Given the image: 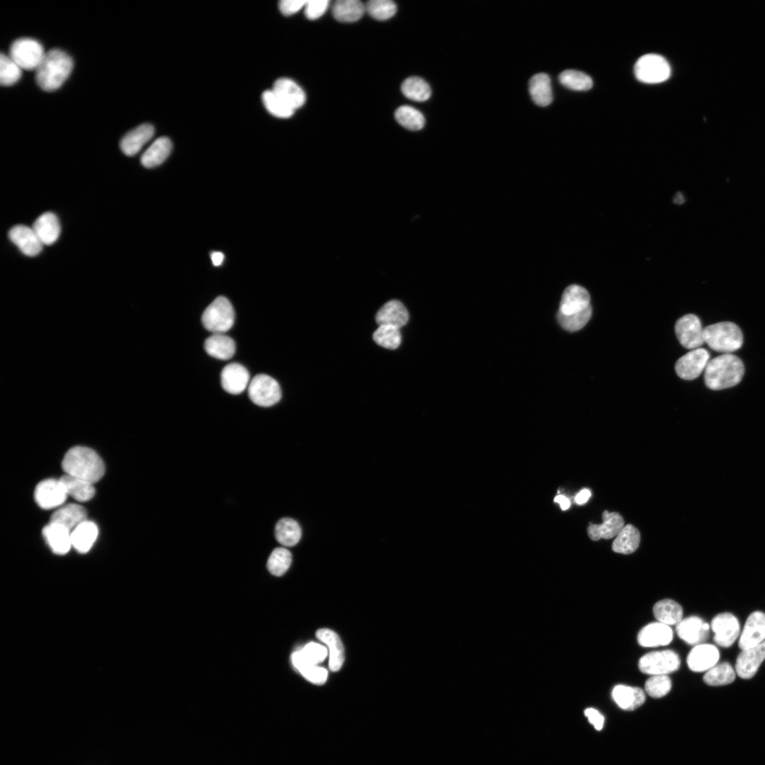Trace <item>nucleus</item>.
<instances>
[{
	"mask_svg": "<svg viewBox=\"0 0 765 765\" xmlns=\"http://www.w3.org/2000/svg\"><path fill=\"white\" fill-rule=\"evenodd\" d=\"M73 65L72 58L66 52L50 50L35 70L38 85L46 91L58 89L70 75Z\"/></svg>",
	"mask_w": 765,
	"mask_h": 765,
	"instance_id": "obj_1",
	"label": "nucleus"
},
{
	"mask_svg": "<svg viewBox=\"0 0 765 765\" xmlns=\"http://www.w3.org/2000/svg\"><path fill=\"white\" fill-rule=\"evenodd\" d=\"M704 370L706 385L719 390L737 385L744 375V366L735 355L723 353L710 360Z\"/></svg>",
	"mask_w": 765,
	"mask_h": 765,
	"instance_id": "obj_2",
	"label": "nucleus"
},
{
	"mask_svg": "<svg viewBox=\"0 0 765 765\" xmlns=\"http://www.w3.org/2000/svg\"><path fill=\"white\" fill-rule=\"evenodd\" d=\"M62 468L66 474L92 484L98 482L105 472L101 457L94 450L84 446L70 448L64 456Z\"/></svg>",
	"mask_w": 765,
	"mask_h": 765,
	"instance_id": "obj_3",
	"label": "nucleus"
},
{
	"mask_svg": "<svg viewBox=\"0 0 765 765\" xmlns=\"http://www.w3.org/2000/svg\"><path fill=\"white\" fill-rule=\"evenodd\" d=\"M704 342L718 352L731 353L740 348L743 335L735 323L722 322L708 325L703 329Z\"/></svg>",
	"mask_w": 765,
	"mask_h": 765,
	"instance_id": "obj_4",
	"label": "nucleus"
},
{
	"mask_svg": "<svg viewBox=\"0 0 765 765\" xmlns=\"http://www.w3.org/2000/svg\"><path fill=\"white\" fill-rule=\"evenodd\" d=\"M234 317V310L230 300L219 296L204 310L201 321L204 327L212 334H225L232 327Z\"/></svg>",
	"mask_w": 765,
	"mask_h": 765,
	"instance_id": "obj_5",
	"label": "nucleus"
},
{
	"mask_svg": "<svg viewBox=\"0 0 765 765\" xmlns=\"http://www.w3.org/2000/svg\"><path fill=\"white\" fill-rule=\"evenodd\" d=\"M638 80L646 84H658L667 80L671 67L667 60L657 54H647L640 57L634 67Z\"/></svg>",
	"mask_w": 765,
	"mask_h": 765,
	"instance_id": "obj_6",
	"label": "nucleus"
},
{
	"mask_svg": "<svg viewBox=\"0 0 765 765\" xmlns=\"http://www.w3.org/2000/svg\"><path fill=\"white\" fill-rule=\"evenodd\" d=\"M45 52L40 42L30 38H21L13 42L9 57L23 69L36 70Z\"/></svg>",
	"mask_w": 765,
	"mask_h": 765,
	"instance_id": "obj_7",
	"label": "nucleus"
},
{
	"mask_svg": "<svg viewBox=\"0 0 765 765\" xmlns=\"http://www.w3.org/2000/svg\"><path fill=\"white\" fill-rule=\"evenodd\" d=\"M681 664L679 654L671 650L653 651L642 656L638 668L645 674L667 675L678 670Z\"/></svg>",
	"mask_w": 765,
	"mask_h": 765,
	"instance_id": "obj_8",
	"label": "nucleus"
},
{
	"mask_svg": "<svg viewBox=\"0 0 765 765\" xmlns=\"http://www.w3.org/2000/svg\"><path fill=\"white\" fill-rule=\"evenodd\" d=\"M248 394L250 400L260 407H271L281 398V390L278 382L265 374L256 375L250 380Z\"/></svg>",
	"mask_w": 765,
	"mask_h": 765,
	"instance_id": "obj_9",
	"label": "nucleus"
},
{
	"mask_svg": "<svg viewBox=\"0 0 765 765\" xmlns=\"http://www.w3.org/2000/svg\"><path fill=\"white\" fill-rule=\"evenodd\" d=\"M675 333L680 344L686 348L696 349L703 344V329L699 318L693 314L680 317L675 324Z\"/></svg>",
	"mask_w": 765,
	"mask_h": 765,
	"instance_id": "obj_10",
	"label": "nucleus"
},
{
	"mask_svg": "<svg viewBox=\"0 0 765 765\" xmlns=\"http://www.w3.org/2000/svg\"><path fill=\"white\" fill-rule=\"evenodd\" d=\"M710 628L714 633V641L722 647L732 646L740 633L738 619L733 614L727 612L713 617Z\"/></svg>",
	"mask_w": 765,
	"mask_h": 765,
	"instance_id": "obj_11",
	"label": "nucleus"
},
{
	"mask_svg": "<svg viewBox=\"0 0 765 765\" xmlns=\"http://www.w3.org/2000/svg\"><path fill=\"white\" fill-rule=\"evenodd\" d=\"M709 357V353L705 348L693 349L678 359L675 371L684 380H694L705 370Z\"/></svg>",
	"mask_w": 765,
	"mask_h": 765,
	"instance_id": "obj_12",
	"label": "nucleus"
},
{
	"mask_svg": "<svg viewBox=\"0 0 765 765\" xmlns=\"http://www.w3.org/2000/svg\"><path fill=\"white\" fill-rule=\"evenodd\" d=\"M67 495L60 480L55 479L40 482L34 492L36 503L44 509L60 506L65 502Z\"/></svg>",
	"mask_w": 765,
	"mask_h": 765,
	"instance_id": "obj_13",
	"label": "nucleus"
},
{
	"mask_svg": "<svg viewBox=\"0 0 765 765\" xmlns=\"http://www.w3.org/2000/svg\"><path fill=\"white\" fill-rule=\"evenodd\" d=\"M765 641V613L754 611L747 618L738 645L742 650L754 647Z\"/></svg>",
	"mask_w": 765,
	"mask_h": 765,
	"instance_id": "obj_14",
	"label": "nucleus"
},
{
	"mask_svg": "<svg viewBox=\"0 0 765 765\" xmlns=\"http://www.w3.org/2000/svg\"><path fill=\"white\" fill-rule=\"evenodd\" d=\"M765 660V641L746 649L739 654L735 663L736 674L742 679H749L756 673Z\"/></svg>",
	"mask_w": 765,
	"mask_h": 765,
	"instance_id": "obj_15",
	"label": "nucleus"
},
{
	"mask_svg": "<svg viewBox=\"0 0 765 765\" xmlns=\"http://www.w3.org/2000/svg\"><path fill=\"white\" fill-rule=\"evenodd\" d=\"M710 625L700 617L692 616L676 625L678 636L688 645L704 643L709 635Z\"/></svg>",
	"mask_w": 765,
	"mask_h": 765,
	"instance_id": "obj_16",
	"label": "nucleus"
},
{
	"mask_svg": "<svg viewBox=\"0 0 765 765\" xmlns=\"http://www.w3.org/2000/svg\"><path fill=\"white\" fill-rule=\"evenodd\" d=\"M590 306L588 291L580 285L573 284L564 290L557 314L571 315L582 312Z\"/></svg>",
	"mask_w": 765,
	"mask_h": 765,
	"instance_id": "obj_17",
	"label": "nucleus"
},
{
	"mask_svg": "<svg viewBox=\"0 0 765 765\" xmlns=\"http://www.w3.org/2000/svg\"><path fill=\"white\" fill-rule=\"evenodd\" d=\"M720 658L718 649L713 645L701 643L695 645L687 656L688 668L695 672H707L715 664Z\"/></svg>",
	"mask_w": 765,
	"mask_h": 765,
	"instance_id": "obj_18",
	"label": "nucleus"
},
{
	"mask_svg": "<svg viewBox=\"0 0 765 765\" xmlns=\"http://www.w3.org/2000/svg\"><path fill=\"white\" fill-rule=\"evenodd\" d=\"M250 380L247 369L238 363L227 364L221 372L222 386L232 395L242 393L249 386Z\"/></svg>",
	"mask_w": 765,
	"mask_h": 765,
	"instance_id": "obj_19",
	"label": "nucleus"
},
{
	"mask_svg": "<svg viewBox=\"0 0 765 765\" xmlns=\"http://www.w3.org/2000/svg\"><path fill=\"white\" fill-rule=\"evenodd\" d=\"M10 240L26 256H35L42 249V243L33 227L23 225L13 227L8 232Z\"/></svg>",
	"mask_w": 765,
	"mask_h": 765,
	"instance_id": "obj_20",
	"label": "nucleus"
},
{
	"mask_svg": "<svg viewBox=\"0 0 765 765\" xmlns=\"http://www.w3.org/2000/svg\"><path fill=\"white\" fill-rule=\"evenodd\" d=\"M672 639L671 627L658 621L644 626L637 637L638 642L644 647L664 646L669 644Z\"/></svg>",
	"mask_w": 765,
	"mask_h": 765,
	"instance_id": "obj_21",
	"label": "nucleus"
},
{
	"mask_svg": "<svg viewBox=\"0 0 765 765\" xmlns=\"http://www.w3.org/2000/svg\"><path fill=\"white\" fill-rule=\"evenodd\" d=\"M602 518L601 524H591L587 528L588 535L593 540L610 539L617 536L624 527L623 518L617 512L609 513L604 511Z\"/></svg>",
	"mask_w": 765,
	"mask_h": 765,
	"instance_id": "obj_22",
	"label": "nucleus"
},
{
	"mask_svg": "<svg viewBox=\"0 0 765 765\" xmlns=\"http://www.w3.org/2000/svg\"><path fill=\"white\" fill-rule=\"evenodd\" d=\"M154 134V128L152 125H140L124 135L120 143V149L125 155L133 156L151 140Z\"/></svg>",
	"mask_w": 765,
	"mask_h": 765,
	"instance_id": "obj_23",
	"label": "nucleus"
},
{
	"mask_svg": "<svg viewBox=\"0 0 765 765\" xmlns=\"http://www.w3.org/2000/svg\"><path fill=\"white\" fill-rule=\"evenodd\" d=\"M316 638L329 648V669L339 671L344 661V648L339 635L330 629L321 628L316 632Z\"/></svg>",
	"mask_w": 765,
	"mask_h": 765,
	"instance_id": "obj_24",
	"label": "nucleus"
},
{
	"mask_svg": "<svg viewBox=\"0 0 765 765\" xmlns=\"http://www.w3.org/2000/svg\"><path fill=\"white\" fill-rule=\"evenodd\" d=\"M409 319V314L404 305L399 300L386 302L378 311L375 320L378 324L389 325L400 329Z\"/></svg>",
	"mask_w": 765,
	"mask_h": 765,
	"instance_id": "obj_25",
	"label": "nucleus"
},
{
	"mask_svg": "<svg viewBox=\"0 0 765 765\" xmlns=\"http://www.w3.org/2000/svg\"><path fill=\"white\" fill-rule=\"evenodd\" d=\"M272 90L294 110L302 106L305 103L306 96L304 91L290 79H277Z\"/></svg>",
	"mask_w": 765,
	"mask_h": 765,
	"instance_id": "obj_26",
	"label": "nucleus"
},
{
	"mask_svg": "<svg viewBox=\"0 0 765 765\" xmlns=\"http://www.w3.org/2000/svg\"><path fill=\"white\" fill-rule=\"evenodd\" d=\"M327 649L317 642H311L294 652L291 662L295 669L307 666L319 665L327 657Z\"/></svg>",
	"mask_w": 765,
	"mask_h": 765,
	"instance_id": "obj_27",
	"label": "nucleus"
},
{
	"mask_svg": "<svg viewBox=\"0 0 765 765\" xmlns=\"http://www.w3.org/2000/svg\"><path fill=\"white\" fill-rule=\"evenodd\" d=\"M612 698L621 709L631 711L644 703L645 693L639 687L618 684L612 690Z\"/></svg>",
	"mask_w": 765,
	"mask_h": 765,
	"instance_id": "obj_28",
	"label": "nucleus"
},
{
	"mask_svg": "<svg viewBox=\"0 0 765 765\" xmlns=\"http://www.w3.org/2000/svg\"><path fill=\"white\" fill-rule=\"evenodd\" d=\"M42 535L55 554H66L72 546L71 531L59 524L50 522L43 528Z\"/></svg>",
	"mask_w": 765,
	"mask_h": 765,
	"instance_id": "obj_29",
	"label": "nucleus"
},
{
	"mask_svg": "<svg viewBox=\"0 0 765 765\" xmlns=\"http://www.w3.org/2000/svg\"><path fill=\"white\" fill-rule=\"evenodd\" d=\"M32 227L42 244L45 245L54 244L60 234L59 220L56 215L51 212L40 215Z\"/></svg>",
	"mask_w": 765,
	"mask_h": 765,
	"instance_id": "obj_30",
	"label": "nucleus"
},
{
	"mask_svg": "<svg viewBox=\"0 0 765 765\" xmlns=\"http://www.w3.org/2000/svg\"><path fill=\"white\" fill-rule=\"evenodd\" d=\"M205 351L220 360L230 359L236 351L234 341L224 333H215L208 337L204 343Z\"/></svg>",
	"mask_w": 765,
	"mask_h": 765,
	"instance_id": "obj_31",
	"label": "nucleus"
},
{
	"mask_svg": "<svg viewBox=\"0 0 765 765\" xmlns=\"http://www.w3.org/2000/svg\"><path fill=\"white\" fill-rule=\"evenodd\" d=\"M86 520V509L76 504H69L60 507L50 517V523L62 526L70 531Z\"/></svg>",
	"mask_w": 765,
	"mask_h": 765,
	"instance_id": "obj_32",
	"label": "nucleus"
},
{
	"mask_svg": "<svg viewBox=\"0 0 765 765\" xmlns=\"http://www.w3.org/2000/svg\"><path fill=\"white\" fill-rule=\"evenodd\" d=\"M98 533L97 526L86 520L71 531L72 545L78 552L85 553L92 547Z\"/></svg>",
	"mask_w": 765,
	"mask_h": 765,
	"instance_id": "obj_33",
	"label": "nucleus"
},
{
	"mask_svg": "<svg viewBox=\"0 0 765 765\" xmlns=\"http://www.w3.org/2000/svg\"><path fill=\"white\" fill-rule=\"evenodd\" d=\"M528 89L533 102L540 106H547L552 101V91L549 76L545 73L533 75L529 80Z\"/></svg>",
	"mask_w": 765,
	"mask_h": 765,
	"instance_id": "obj_34",
	"label": "nucleus"
},
{
	"mask_svg": "<svg viewBox=\"0 0 765 765\" xmlns=\"http://www.w3.org/2000/svg\"><path fill=\"white\" fill-rule=\"evenodd\" d=\"M172 149L171 140L166 137L155 140L141 157V163L146 168H153L162 164Z\"/></svg>",
	"mask_w": 765,
	"mask_h": 765,
	"instance_id": "obj_35",
	"label": "nucleus"
},
{
	"mask_svg": "<svg viewBox=\"0 0 765 765\" xmlns=\"http://www.w3.org/2000/svg\"><path fill=\"white\" fill-rule=\"evenodd\" d=\"M67 494L79 502L90 500L95 494L92 483L69 475H64L60 479Z\"/></svg>",
	"mask_w": 765,
	"mask_h": 765,
	"instance_id": "obj_36",
	"label": "nucleus"
},
{
	"mask_svg": "<svg viewBox=\"0 0 765 765\" xmlns=\"http://www.w3.org/2000/svg\"><path fill=\"white\" fill-rule=\"evenodd\" d=\"M653 614L658 622L667 625H676L683 618V609L675 601L665 599L653 606Z\"/></svg>",
	"mask_w": 765,
	"mask_h": 765,
	"instance_id": "obj_37",
	"label": "nucleus"
},
{
	"mask_svg": "<svg viewBox=\"0 0 765 765\" xmlns=\"http://www.w3.org/2000/svg\"><path fill=\"white\" fill-rule=\"evenodd\" d=\"M365 11V5L358 0H338L332 7L335 19L344 23L358 21Z\"/></svg>",
	"mask_w": 765,
	"mask_h": 765,
	"instance_id": "obj_38",
	"label": "nucleus"
},
{
	"mask_svg": "<svg viewBox=\"0 0 765 765\" xmlns=\"http://www.w3.org/2000/svg\"><path fill=\"white\" fill-rule=\"evenodd\" d=\"M275 536L277 541L281 545L287 547L293 546L300 540V526L293 518H283L276 524Z\"/></svg>",
	"mask_w": 765,
	"mask_h": 765,
	"instance_id": "obj_39",
	"label": "nucleus"
},
{
	"mask_svg": "<svg viewBox=\"0 0 765 765\" xmlns=\"http://www.w3.org/2000/svg\"><path fill=\"white\" fill-rule=\"evenodd\" d=\"M640 534L637 528L628 524L623 527L612 544L614 552L621 554H631L639 546Z\"/></svg>",
	"mask_w": 765,
	"mask_h": 765,
	"instance_id": "obj_40",
	"label": "nucleus"
},
{
	"mask_svg": "<svg viewBox=\"0 0 765 765\" xmlns=\"http://www.w3.org/2000/svg\"><path fill=\"white\" fill-rule=\"evenodd\" d=\"M401 89L407 98L418 102L428 100L431 94L428 83L418 76L406 79L402 84Z\"/></svg>",
	"mask_w": 765,
	"mask_h": 765,
	"instance_id": "obj_41",
	"label": "nucleus"
},
{
	"mask_svg": "<svg viewBox=\"0 0 765 765\" xmlns=\"http://www.w3.org/2000/svg\"><path fill=\"white\" fill-rule=\"evenodd\" d=\"M736 672L728 662L715 664L706 672L703 681L709 686H723L734 681Z\"/></svg>",
	"mask_w": 765,
	"mask_h": 765,
	"instance_id": "obj_42",
	"label": "nucleus"
},
{
	"mask_svg": "<svg viewBox=\"0 0 765 765\" xmlns=\"http://www.w3.org/2000/svg\"><path fill=\"white\" fill-rule=\"evenodd\" d=\"M559 81L565 87L574 91H587L593 86L592 79L589 75L574 69L561 72Z\"/></svg>",
	"mask_w": 765,
	"mask_h": 765,
	"instance_id": "obj_43",
	"label": "nucleus"
},
{
	"mask_svg": "<svg viewBox=\"0 0 765 765\" xmlns=\"http://www.w3.org/2000/svg\"><path fill=\"white\" fill-rule=\"evenodd\" d=\"M396 120L404 128L410 130L423 128L425 119L421 112L409 106L399 107L395 113Z\"/></svg>",
	"mask_w": 765,
	"mask_h": 765,
	"instance_id": "obj_44",
	"label": "nucleus"
},
{
	"mask_svg": "<svg viewBox=\"0 0 765 765\" xmlns=\"http://www.w3.org/2000/svg\"><path fill=\"white\" fill-rule=\"evenodd\" d=\"M262 101L266 110L277 118H288L294 113L295 110L278 97L272 89L266 90L263 93Z\"/></svg>",
	"mask_w": 765,
	"mask_h": 765,
	"instance_id": "obj_45",
	"label": "nucleus"
},
{
	"mask_svg": "<svg viewBox=\"0 0 765 765\" xmlns=\"http://www.w3.org/2000/svg\"><path fill=\"white\" fill-rule=\"evenodd\" d=\"M373 338L377 344L388 349L397 348L402 339L400 329L389 325H380Z\"/></svg>",
	"mask_w": 765,
	"mask_h": 765,
	"instance_id": "obj_46",
	"label": "nucleus"
},
{
	"mask_svg": "<svg viewBox=\"0 0 765 765\" xmlns=\"http://www.w3.org/2000/svg\"><path fill=\"white\" fill-rule=\"evenodd\" d=\"M291 562L290 552L284 548H277L272 551L268 559L267 568L272 574L279 577L288 570Z\"/></svg>",
	"mask_w": 765,
	"mask_h": 765,
	"instance_id": "obj_47",
	"label": "nucleus"
},
{
	"mask_svg": "<svg viewBox=\"0 0 765 765\" xmlns=\"http://www.w3.org/2000/svg\"><path fill=\"white\" fill-rule=\"evenodd\" d=\"M22 69L9 57L0 56V82L2 86H12L19 81Z\"/></svg>",
	"mask_w": 765,
	"mask_h": 765,
	"instance_id": "obj_48",
	"label": "nucleus"
},
{
	"mask_svg": "<svg viewBox=\"0 0 765 765\" xmlns=\"http://www.w3.org/2000/svg\"><path fill=\"white\" fill-rule=\"evenodd\" d=\"M365 8L370 16L379 21L390 18L397 11L396 4L390 0H371L366 3Z\"/></svg>",
	"mask_w": 765,
	"mask_h": 765,
	"instance_id": "obj_49",
	"label": "nucleus"
},
{
	"mask_svg": "<svg viewBox=\"0 0 765 765\" xmlns=\"http://www.w3.org/2000/svg\"><path fill=\"white\" fill-rule=\"evenodd\" d=\"M592 308L589 307L582 312L571 315L557 314V319L560 326L568 332H576L583 328L591 317Z\"/></svg>",
	"mask_w": 765,
	"mask_h": 765,
	"instance_id": "obj_50",
	"label": "nucleus"
},
{
	"mask_svg": "<svg viewBox=\"0 0 765 765\" xmlns=\"http://www.w3.org/2000/svg\"><path fill=\"white\" fill-rule=\"evenodd\" d=\"M671 688L672 681L667 675L651 676L645 684L646 693L656 698L666 696Z\"/></svg>",
	"mask_w": 765,
	"mask_h": 765,
	"instance_id": "obj_51",
	"label": "nucleus"
},
{
	"mask_svg": "<svg viewBox=\"0 0 765 765\" xmlns=\"http://www.w3.org/2000/svg\"><path fill=\"white\" fill-rule=\"evenodd\" d=\"M298 671L305 679L317 685L324 684L328 676L327 670L319 665L303 667Z\"/></svg>",
	"mask_w": 765,
	"mask_h": 765,
	"instance_id": "obj_52",
	"label": "nucleus"
},
{
	"mask_svg": "<svg viewBox=\"0 0 765 765\" xmlns=\"http://www.w3.org/2000/svg\"><path fill=\"white\" fill-rule=\"evenodd\" d=\"M329 1L327 0L306 1L305 13L310 20H315L327 11Z\"/></svg>",
	"mask_w": 765,
	"mask_h": 765,
	"instance_id": "obj_53",
	"label": "nucleus"
},
{
	"mask_svg": "<svg viewBox=\"0 0 765 765\" xmlns=\"http://www.w3.org/2000/svg\"><path fill=\"white\" fill-rule=\"evenodd\" d=\"M306 1L301 0H282L278 4L280 12L285 16H290L297 13L305 6Z\"/></svg>",
	"mask_w": 765,
	"mask_h": 765,
	"instance_id": "obj_54",
	"label": "nucleus"
},
{
	"mask_svg": "<svg viewBox=\"0 0 765 765\" xmlns=\"http://www.w3.org/2000/svg\"><path fill=\"white\" fill-rule=\"evenodd\" d=\"M584 715L595 729L601 730L603 728L604 718L597 710L588 708L584 710Z\"/></svg>",
	"mask_w": 765,
	"mask_h": 765,
	"instance_id": "obj_55",
	"label": "nucleus"
},
{
	"mask_svg": "<svg viewBox=\"0 0 765 765\" xmlns=\"http://www.w3.org/2000/svg\"><path fill=\"white\" fill-rule=\"evenodd\" d=\"M591 496V492L588 489H583L575 497V502L578 504H585Z\"/></svg>",
	"mask_w": 765,
	"mask_h": 765,
	"instance_id": "obj_56",
	"label": "nucleus"
},
{
	"mask_svg": "<svg viewBox=\"0 0 765 765\" xmlns=\"http://www.w3.org/2000/svg\"><path fill=\"white\" fill-rule=\"evenodd\" d=\"M212 264L215 266H220L224 260V254L220 251H214L211 254Z\"/></svg>",
	"mask_w": 765,
	"mask_h": 765,
	"instance_id": "obj_57",
	"label": "nucleus"
},
{
	"mask_svg": "<svg viewBox=\"0 0 765 765\" xmlns=\"http://www.w3.org/2000/svg\"><path fill=\"white\" fill-rule=\"evenodd\" d=\"M554 501L560 504V507L562 510H566L570 507V500L563 495L557 496L555 498Z\"/></svg>",
	"mask_w": 765,
	"mask_h": 765,
	"instance_id": "obj_58",
	"label": "nucleus"
},
{
	"mask_svg": "<svg viewBox=\"0 0 765 765\" xmlns=\"http://www.w3.org/2000/svg\"><path fill=\"white\" fill-rule=\"evenodd\" d=\"M674 202L676 203L681 204L684 202V198L681 193H678L674 198Z\"/></svg>",
	"mask_w": 765,
	"mask_h": 765,
	"instance_id": "obj_59",
	"label": "nucleus"
}]
</instances>
